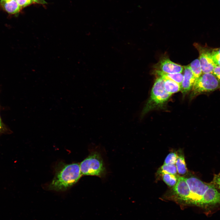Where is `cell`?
<instances>
[{
  "label": "cell",
  "mask_w": 220,
  "mask_h": 220,
  "mask_svg": "<svg viewBox=\"0 0 220 220\" xmlns=\"http://www.w3.org/2000/svg\"><path fill=\"white\" fill-rule=\"evenodd\" d=\"M82 175L79 164L61 162L56 167L54 177L48 185V189L58 192L65 191L75 184Z\"/></svg>",
  "instance_id": "obj_1"
},
{
  "label": "cell",
  "mask_w": 220,
  "mask_h": 220,
  "mask_svg": "<svg viewBox=\"0 0 220 220\" xmlns=\"http://www.w3.org/2000/svg\"><path fill=\"white\" fill-rule=\"evenodd\" d=\"M185 179L190 191L187 203L198 206H206L210 184L205 183L193 176L185 178Z\"/></svg>",
  "instance_id": "obj_2"
},
{
  "label": "cell",
  "mask_w": 220,
  "mask_h": 220,
  "mask_svg": "<svg viewBox=\"0 0 220 220\" xmlns=\"http://www.w3.org/2000/svg\"><path fill=\"white\" fill-rule=\"evenodd\" d=\"M81 172L85 175L95 176L100 178L105 176L106 169L100 154L97 152L91 153L80 164Z\"/></svg>",
  "instance_id": "obj_3"
},
{
  "label": "cell",
  "mask_w": 220,
  "mask_h": 220,
  "mask_svg": "<svg viewBox=\"0 0 220 220\" xmlns=\"http://www.w3.org/2000/svg\"><path fill=\"white\" fill-rule=\"evenodd\" d=\"M164 80L159 77L156 80L152 88L149 99L143 109L142 115L165 103L171 95L165 89Z\"/></svg>",
  "instance_id": "obj_4"
},
{
  "label": "cell",
  "mask_w": 220,
  "mask_h": 220,
  "mask_svg": "<svg viewBox=\"0 0 220 220\" xmlns=\"http://www.w3.org/2000/svg\"><path fill=\"white\" fill-rule=\"evenodd\" d=\"M219 88L220 81L212 73H203L195 80L192 88V96L212 91Z\"/></svg>",
  "instance_id": "obj_5"
},
{
  "label": "cell",
  "mask_w": 220,
  "mask_h": 220,
  "mask_svg": "<svg viewBox=\"0 0 220 220\" xmlns=\"http://www.w3.org/2000/svg\"><path fill=\"white\" fill-rule=\"evenodd\" d=\"M199 53V61L202 72L212 73L214 68L217 66L212 56V51L200 46L198 43L194 44Z\"/></svg>",
  "instance_id": "obj_6"
},
{
  "label": "cell",
  "mask_w": 220,
  "mask_h": 220,
  "mask_svg": "<svg viewBox=\"0 0 220 220\" xmlns=\"http://www.w3.org/2000/svg\"><path fill=\"white\" fill-rule=\"evenodd\" d=\"M173 191L178 199L187 203L190 191L185 178L178 176L177 183L173 187Z\"/></svg>",
  "instance_id": "obj_7"
},
{
  "label": "cell",
  "mask_w": 220,
  "mask_h": 220,
  "mask_svg": "<svg viewBox=\"0 0 220 220\" xmlns=\"http://www.w3.org/2000/svg\"><path fill=\"white\" fill-rule=\"evenodd\" d=\"M156 70L170 74L182 73L183 67L167 58L161 59L155 66Z\"/></svg>",
  "instance_id": "obj_8"
},
{
  "label": "cell",
  "mask_w": 220,
  "mask_h": 220,
  "mask_svg": "<svg viewBox=\"0 0 220 220\" xmlns=\"http://www.w3.org/2000/svg\"><path fill=\"white\" fill-rule=\"evenodd\" d=\"M184 68V73L181 85V90L184 94L192 88L195 79L189 65L185 66Z\"/></svg>",
  "instance_id": "obj_9"
},
{
  "label": "cell",
  "mask_w": 220,
  "mask_h": 220,
  "mask_svg": "<svg viewBox=\"0 0 220 220\" xmlns=\"http://www.w3.org/2000/svg\"><path fill=\"white\" fill-rule=\"evenodd\" d=\"M0 4L2 7L8 13L14 14L19 12L22 9L17 3L16 0H9L8 1L1 0Z\"/></svg>",
  "instance_id": "obj_10"
},
{
  "label": "cell",
  "mask_w": 220,
  "mask_h": 220,
  "mask_svg": "<svg viewBox=\"0 0 220 220\" xmlns=\"http://www.w3.org/2000/svg\"><path fill=\"white\" fill-rule=\"evenodd\" d=\"M154 71L155 73L159 77L163 79L173 80L181 85L183 78V75L182 73H167L156 69Z\"/></svg>",
  "instance_id": "obj_11"
},
{
  "label": "cell",
  "mask_w": 220,
  "mask_h": 220,
  "mask_svg": "<svg viewBox=\"0 0 220 220\" xmlns=\"http://www.w3.org/2000/svg\"><path fill=\"white\" fill-rule=\"evenodd\" d=\"M177 156L175 165L177 167V172L182 175L186 174L187 172V168L185 163L184 156L181 152L177 153Z\"/></svg>",
  "instance_id": "obj_12"
},
{
  "label": "cell",
  "mask_w": 220,
  "mask_h": 220,
  "mask_svg": "<svg viewBox=\"0 0 220 220\" xmlns=\"http://www.w3.org/2000/svg\"><path fill=\"white\" fill-rule=\"evenodd\" d=\"M164 86L165 90L172 94L181 90V85L175 81L170 79H164Z\"/></svg>",
  "instance_id": "obj_13"
},
{
  "label": "cell",
  "mask_w": 220,
  "mask_h": 220,
  "mask_svg": "<svg viewBox=\"0 0 220 220\" xmlns=\"http://www.w3.org/2000/svg\"><path fill=\"white\" fill-rule=\"evenodd\" d=\"M159 174L168 173L176 175L177 173L176 167L175 164H164L159 169Z\"/></svg>",
  "instance_id": "obj_14"
},
{
  "label": "cell",
  "mask_w": 220,
  "mask_h": 220,
  "mask_svg": "<svg viewBox=\"0 0 220 220\" xmlns=\"http://www.w3.org/2000/svg\"><path fill=\"white\" fill-rule=\"evenodd\" d=\"M189 66L195 79L198 78L202 74V72L199 59H196L193 61Z\"/></svg>",
  "instance_id": "obj_15"
},
{
  "label": "cell",
  "mask_w": 220,
  "mask_h": 220,
  "mask_svg": "<svg viewBox=\"0 0 220 220\" xmlns=\"http://www.w3.org/2000/svg\"><path fill=\"white\" fill-rule=\"evenodd\" d=\"M162 174L163 181L170 187H174L178 181V176L168 173H163Z\"/></svg>",
  "instance_id": "obj_16"
},
{
  "label": "cell",
  "mask_w": 220,
  "mask_h": 220,
  "mask_svg": "<svg viewBox=\"0 0 220 220\" xmlns=\"http://www.w3.org/2000/svg\"><path fill=\"white\" fill-rule=\"evenodd\" d=\"M177 156V154L176 152H170L166 157L163 164H175Z\"/></svg>",
  "instance_id": "obj_17"
},
{
  "label": "cell",
  "mask_w": 220,
  "mask_h": 220,
  "mask_svg": "<svg viewBox=\"0 0 220 220\" xmlns=\"http://www.w3.org/2000/svg\"><path fill=\"white\" fill-rule=\"evenodd\" d=\"M212 54L215 64L217 66H220V48L213 49Z\"/></svg>",
  "instance_id": "obj_18"
},
{
  "label": "cell",
  "mask_w": 220,
  "mask_h": 220,
  "mask_svg": "<svg viewBox=\"0 0 220 220\" xmlns=\"http://www.w3.org/2000/svg\"><path fill=\"white\" fill-rule=\"evenodd\" d=\"M212 184L216 188L220 189V174L214 175Z\"/></svg>",
  "instance_id": "obj_19"
},
{
  "label": "cell",
  "mask_w": 220,
  "mask_h": 220,
  "mask_svg": "<svg viewBox=\"0 0 220 220\" xmlns=\"http://www.w3.org/2000/svg\"><path fill=\"white\" fill-rule=\"evenodd\" d=\"M21 7H24L35 2L33 0H16Z\"/></svg>",
  "instance_id": "obj_20"
},
{
  "label": "cell",
  "mask_w": 220,
  "mask_h": 220,
  "mask_svg": "<svg viewBox=\"0 0 220 220\" xmlns=\"http://www.w3.org/2000/svg\"><path fill=\"white\" fill-rule=\"evenodd\" d=\"M212 73L220 81V66H216L214 68Z\"/></svg>",
  "instance_id": "obj_21"
},
{
  "label": "cell",
  "mask_w": 220,
  "mask_h": 220,
  "mask_svg": "<svg viewBox=\"0 0 220 220\" xmlns=\"http://www.w3.org/2000/svg\"><path fill=\"white\" fill-rule=\"evenodd\" d=\"M36 3L41 4H45L46 3V2L44 1V0H33Z\"/></svg>",
  "instance_id": "obj_22"
},
{
  "label": "cell",
  "mask_w": 220,
  "mask_h": 220,
  "mask_svg": "<svg viewBox=\"0 0 220 220\" xmlns=\"http://www.w3.org/2000/svg\"><path fill=\"white\" fill-rule=\"evenodd\" d=\"M2 122H1V120L0 116V132L2 128Z\"/></svg>",
  "instance_id": "obj_23"
},
{
  "label": "cell",
  "mask_w": 220,
  "mask_h": 220,
  "mask_svg": "<svg viewBox=\"0 0 220 220\" xmlns=\"http://www.w3.org/2000/svg\"><path fill=\"white\" fill-rule=\"evenodd\" d=\"M1 0L3 1H9V0Z\"/></svg>",
  "instance_id": "obj_24"
}]
</instances>
